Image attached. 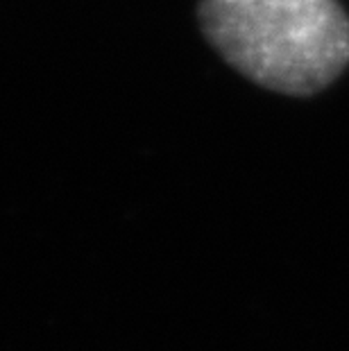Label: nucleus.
<instances>
[{
  "label": "nucleus",
  "mask_w": 349,
  "mask_h": 351,
  "mask_svg": "<svg viewBox=\"0 0 349 351\" xmlns=\"http://www.w3.org/2000/svg\"><path fill=\"white\" fill-rule=\"evenodd\" d=\"M200 27L227 64L284 95H313L349 64L338 0H200Z\"/></svg>",
  "instance_id": "nucleus-1"
}]
</instances>
